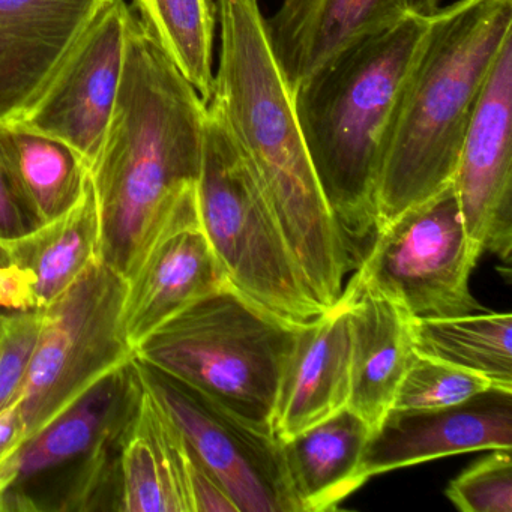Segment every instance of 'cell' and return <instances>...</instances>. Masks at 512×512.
I'll use <instances>...</instances> for the list:
<instances>
[{
  "label": "cell",
  "instance_id": "1",
  "mask_svg": "<svg viewBox=\"0 0 512 512\" xmlns=\"http://www.w3.org/2000/svg\"><path fill=\"white\" fill-rule=\"evenodd\" d=\"M220 53L209 106L217 110L274 211L323 310L343 295L349 248L323 196L292 92L272 56L259 0H214Z\"/></svg>",
  "mask_w": 512,
  "mask_h": 512
},
{
  "label": "cell",
  "instance_id": "2",
  "mask_svg": "<svg viewBox=\"0 0 512 512\" xmlns=\"http://www.w3.org/2000/svg\"><path fill=\"white\" fill-rule=\"evenodd\" d=\"M206 106L133 14L118 97L89 169L100 257L122 277L163 206L199 178Z\"/></svg>",
  "mask_w": 512,
  "mask_h": 512
},
{
  "label": "cell",
  "instance_id": "3",
  "mask_svg": "<svg viewBox=\"0 0 512 512\" xmlns=\"http://www.w3.org/2000/svg\"><path fill=\"white\" fill-rule=\"evenodd\" d=\"M430 19L407 14L347 47L292 92L314 172L352 259L356 244L376 233L386 142Z\"/></svg>",
  "mask_w": 512,
  "mask_h": 512
},
{
  "label": "cell",
  "instance_id": "4",
  "mask_svg": "<svg viewBox=\"0 0 512 512\" xmlns=\"http://www.w3.org/2000/svg\"><path fill=\"white\" fill-rule=\"evenodd\" d=\"M512 35V0H458L430 19L383 154L376 232L451 185L491 67Z\"/></svg>",
  "mask_w": 512,
  "mask_h": 512
},
{
  "label": "cell",
  "instance_id": "5",
  "mask_svg": "<svg viewBox=\"0 0 512 512\" xmlns=\"http://www.w3.org/2000/svg\"><path fill=\"white\" fill-rule=\"evenodd\" d=\"M298 328L224 286L161 323L136 347V361L274 431L281 373Z\"/></svg>",
  "mask_w": 512,
  "mask_h": 512
},
{
  "label": "cell",
  "instance_id": "6",
  "mask_svg": "<svg viewBox=\"0 0 512 512\" xmlns=\"http://www.w3.org/2000/svg\"><path fill=\"white\" fill-rule=\"evenodd\" d=\"M196 190L200 221L232 289L293 326L325 311L247 161L209 104Z\"/></svg>",
  "mask_w": 512,
  "mask_h": 512
},
{
  "label": "cell",
  "instance_id": "7",
  "mask_svg": "<svg viewBox=\"0 0 512 512\" xmlns=\"http://www.w3.org/2000/svg\"><path fill=\"white\" fill-rule=\"evenodd\" d=\"M124 290V277L98 259L43 307L31 362L11 403L23 427L17 446L133 364L136 350L122 329Z\"/></svg>",
  "mask_w": 512,
  "mask_h": 512
},
{
  "label": "cell",
  "instance_id": "8",
  "mask_svg": "<svg viewBox=\"0 0 512 512\" xmlns=\"http://www.w3.org/2000/svg\"><path fill=\"white\" fill-rule=\"evenodd\" d=\"M478 259L451 182L377 230L350 283L385 296L412 319L467 316L487 311L470 293Z\"/></svg>",
  "mask_w": 512,
  "mask_h": 512
},
{
  "label": "cell",
  "instance_id": "9",
  "mask_svg": "<svg viewBox=\"0 0 512 512\" xmlns=\"http://www.w3.org/2000/svg\"><path fill=\"white\" fill-rule=\"evenodd\" d=\"M182 436L238 512H298L281 440L178 380L136 361Z\"/></svg>",
  "mask_w": 512,
  "mask_h": 512
},
{
  "label": "cell",
  "instance_id": "10",
  "mask_svg": "<svg viewBox=\"0 0 512 512\" xmlns=\"http://www.w3.org/2000/svg\"><path fill=\"white\" fill-rule=\"evenodd\" d=\"M196 184L170 197L125 272L122 329L134 350L161 323L229 286L200 221Z\"/></svg>",
  "mask_w": 512,
  "mask_h": 512
},
{
  "label": "cell",
  "instance_id": "11",
  "mask_svg": "<svg viewBox=\"0 0 512 512\" xmlns=\"http://www.w3.org/2000/svg\"><path fill=\"white\" fill-rule=\"evenodd\" d=\"M131 16L125 0H109L34 104L10 125L67 143L91 169L118 97Z\"/></svg>",
  "mask_w": 512,
  "mask_h": 512
},
{
  "label": "cell",
  "instance_id": "12",
  "mask_svg": "<svg viewBox=\"0 0 512 512\" xmlns=\"http://www.w3.org/2000/svg\"><path fill=\"white\" fill-rule=\"evenodd\" d=\"M119 439V505L127 512H238L140 374Z\"/></svg>",
  "mask_w": 512,
  "mask_h": 512
},
{
  "label": "cell",
  "instance_id": "13",
  "mask_svg": "<svg viewBox=\"0 0 512 512\" xmlns=\"http://www.w3.org/2000/svg\"><path fill=\"white\" fill-rule=\"evenodd\" d=\"M452 187L470 244L479 256L496 254L511 271L512 35L482 89Z\"/></svg>",
  "mask_w": 512,
  "mask_h": 512
},
{
  "label": "cell",
  "instance_id": "14",
  "mask_svg": "<svg viewBox=\"0 0 512 512\" xmlns=\"http://www.w3.org/2000/svg\"><path fill=\"white\" fill-rule=\"evenodd\" d=\"M512 449V391L490 388L455 406L389 410L362 460L368 479L448 455Z\"/></svg>",
  "mask_w": 512,
  "mask_h": 512
},
{
  "label": "cell",
  "instance_id": "15",
  "mask_svg": "<svg viewBox=\"0 0 512 512\" xmlns=\"http://www.w3.org/2000/svg\"><path fill=\"white\" fill-rule=\"evenodd\" d=\"M109 0H0V125L14 124Z\"/></svg>",
  "mask_w": 512,
  "mask_h": 512
},
{
  "label": "cell",
  "instance_id": "16",
  "mask_svg": "<svg viewBox=\"0 0 512 512\" xmlns=\"http://www.w3.org/2000/svg\"><path fill=\"white\" fill-rule=\"evenodd\" d=\"M409 0H281L266 40L290 92L347 47L400 22Z\"/></svg>",
  "mask_w": 512,
  "mask_h": 512
},
{
  "label": "cell",
  "instance_id": "17",
  "mask_svg": "<svg viewBox=\"0 0 512 512\" xmlns=\"http://www.w3.org/2000/svg\"><path fill=\"white\" fill-rule=\"evenodd\" d=\"M350 325L343 298L299 326L284 362L272 430L289 439L349 406Z\"/></svg>",
  "mask_w": 512,
  "mask_h": 512
},
{
  "label": "cell",
  "instance_id": "18",
  "mask_svg": "<svg viewBox=\"0 0 512 512\" xmlns=\"http://www.w3.org/2000/svg\"><path fill=\"white\" fill-rule=\"evenodd\" d=\"M137 392L134 361L101 380L46 428L0 458V496L41 473L86 458L101 443L121 436Z\"/></svg>",
  "mask_w": 512,
  "mask_h": 512
},
{
  "label": "cell",
  "instance_id": "19",
  "mask_svg": "<svg viewBox=\"0 0 512 512\" xmlns=\"http://www.w3.org/2000/svg\"><path fill=\"white\" fill-rule=\"evenodd\" d=\"M341 298L349 308V407L373 431L391 410L398 385L415 358L412 317L385 296L353 283Z\"/></svg>",
  "mask_w": 512,
  "mask_h": 512
},
{
  "label": "cell",
  "instance_id": "20",
  "mask_svg": "<svg viewBox=\"0 0 512 512\" xmlns=\"http://www.w3.org/2000/svg\"><path fill=\"white\" fill-rule=\"evenodd\" d=\"M371 428L349 406L281 440L298 512H325L368 481L362 469Z\"/></svg>",
  "mask_w": 512,
  "mask_h": 512
},
{
  "label": "cell",
  "instance_id": "21",
  "mask_svg": "<svg viewBox=\"0 0 512 512\" xmlns=\"http://www.w3.org/2000/svg\"><path fill=\"white\" fill-rule=\"evenodd\" d=\"M100 248V217L91 175L64 212L22 235L0 238L2 262L32 278L37 308L50 304L91 263L101 259Z\"/></svg>",
  "mask_w": 512,
  "mask_h": 512
},
{
  "label": "cell",
  "instance_id": "22",
  "mask_svg": "<svg viewBox=\"0 0 512 512\" xmlns=\"http://www.w3.org/2000/svg\"><path fill=\"white\" fill-rule=\"evenodd\" d=\"M0 148L32 226L61 214L82 193L89 169L67 143L17 125H0Z\"/></svg>",
  "mask_w": 512,
  "mask_h": 512
},
{
  "label": "cell",
  "instance_id": "23",
  "mask_svg": "<svg viewBox=\"0 0 512 512\" xmlns=\"http://www.w3.org/2000/svg\"><path fill=\"white\" fill-rule=\"evenodd\" d=\"M413 349L487 379L494 388L512 391V316L467 314L443 319H412Z\"/></svg>",
  "mask_w": 512,
  "mask_h": 512
},
{
  "label": "cell",
  "instance_id": "24",
  "mask_svg": "<svg viewBox=\"0 0 512 512\" xmlns=\"http://www.w3.org/2000/svg\"><path fill=\"white\" fill-rule=\"evenodd\" d=\"M139 20L206 104L214 73V0H134Z\"/></svg>",
  "mask_w": 512,
  "mask_h": 512
},
{
  "label": "cell",
  "instance_id": "25",
  "mask_svg": "<svg viewBox=\"0 0 512 512\" xmlns=\"http://www.w3.org/2000/svg\"><path fill=\"white\" fill-rule=\"evenodd\" d=\"M490 388L494 386L478 374L416 353L398 385L391 410L442 409Z\"/></svg>",
  "mask_w": 512,
  "mask_h": 512
},
{
  "label": "cell",
  "instance_id": "26",
  "mask_svg": "<svg viewBox=\"0 0 512 512\" xmlns=\"http://www.w3.org/2000/svg\"><path fill=\"white\" fill-rule=\"evenodd\" d=\"M445 494L463 512H512L511 449H491L451 481Z\"/></svg>",
  "mask_w": 512,
  "mask_h": 512
},
{
  "label": "cell",
  "instance_id": "27",
  "mask_svg": "<svg viewBox=\"0 0 512 512\" xmlns=\"http://www.w3.org/2000/svg\"><path fill=\"white\" fill-rule=\"evenodd\" d=\"M43 308L0 310V412L22 386L40 334Z\"/></svg>",
  "mask_w": 512,
  "mask_h": 512
},
{
  "label": "cell",
  "instance_id": "28",
  "mask_svg": "<svg viewBox=\"0 0 512 512\" xmlns=\"http://www.w3.org/2000/svg\"><path fill=\"white\" fill-rule=\"evenodd\" d=\"M31 227V221L14 193L4 152L0 148V238H14Z\"/></svg>",
  "mask_w": 512,
  "mask_h": 512
},
{
  "label": "cell",
  "instance_id": "29",
  "mask_svg": "<svg viewBox=\"0 0 512 512\" xmlns=\"http://www.w3.org/2000/svg\"><path fill=\"white\" fill-rule=\"evenodd\" d=\"M35 307L32 278L16 266L0 262V310H29Z\"/></svg>",
  "mask_w": 512,
  "mask_h": 512
},
{
  "label": "cell",
  "instance_id": "30",
  "mask_svg": "<svg viewBox=\"0 0 512 512\" xmlns=\"http://www.w3.org/2000/svg\"><path fill=\"white\" fill-rule=\"evenodd\" d=\"M22 421L16 406L10 404L0 412V458L16 448L22 439Z\"/></svg>",
  "mask_w": 512,
  "mask_h": 512
},
{
  "label": "cell",
  "instance_id": "31",
  "mask_svg": "<svg viewBox=\"0 0 512 512\" xmlns=\"http://www.w3.org/2000/svg\"><path fill=\"white\" fill-rule=\"evenodd\" d=\"M440 2L442 0H409V10L418 16L430 17L440 10Z\"/></svg>",
  "mask_w": 512,
  "mask_h": 512
}]
</instances>
